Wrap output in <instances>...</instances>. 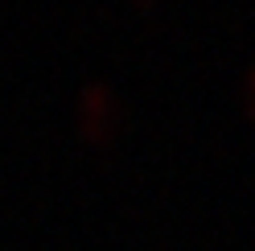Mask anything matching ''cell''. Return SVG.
Instances as JSON below:
<instances>
[{"label":"cell","instance_id":"obj_2","mask_svg":"<svg viewBox=\"0 0 255 251\" xmlns=\"http://www.w3.org/2000/svg\"><path fill=\"white\" fill-rule=\"evenodd\" d=\"M243 99L255 107V62H251L247 70H243Z\"/></svg>","mask_w":255,"mask_h":251},{"label":"cell","instance_id":"obj_1","mask_svg":"<svg viewBox=\"0 0 255 251\" xmlns=\"http://www.w3.org/2000/svg\"><path fill=\"white\" fill-rule=\"evenodd\" d=\"M124 116H128V103L120 95V87L103 74H87L83 83L74 87V99H70V120L74 128L83 132L87 140L103 144V140H116L124 128Z\"/></svg>","mask_w":255,"mask_h":251}]
</instances>
